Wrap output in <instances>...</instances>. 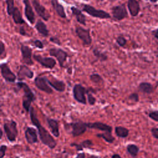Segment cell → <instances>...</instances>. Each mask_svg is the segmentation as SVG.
<instances>
[{
  "label": "cell",
  "instance_id": "obj_1",
  "mask_svg": "<svg viewBox=\"0 0 158 158\" xmlns=\"http://www.w3.org/2000/svg\"><path fill=\"white\" fill-rule=\"evenodd\" d=\"M29 112L31 123L38 129L41 141L43 144L48 147L49 149H54L57 146V142L51 136L49 132L43 126L41 125L40 122L37 117L36 111L33 107H31Z\"/></svg>",
  "mask_w": 158,
  "mask_h": 158
},
{
  "label": "cell",
  "instance_id": "obj_2",
  "mask_svg": "<svg viewBox=\"0 0 158 158\" xmlns=\"http://www.w3.org/2000/svg\"><path fill=\"white\" fill-rule=\"evenodd\" d=\"M20 89H22L23 92L22 98L23 108L27 112H29L31 107V104L35 100V95L29 86L25 82L18 81L16 83V88L15 89V91L17 92Z\"/></svg>",
  "mask_w": 158,
  "mask_h": 158
},
{
  "label": "cell",
  "instance_id": "obj_3",
  "mask_svg": "<svg viewBox=\"0 0 158 158\" xmlns=\"http://www.w3.org/2000/svg\"><path fill=\"white\" fill-rule=\"evenodd\" d=\"M81 6L82 10L93 17L100 19H109L111 18L110 14L104 10L97 9L94 7L87 4H81Z\"/></svg>",
  "mask_w": 158,
  "mask_h": 158
},
{
  "label": "cell",
  "instance_id": "obj_4",
  "mask_svg": "<svg viewBox=\"0 0 158 158\" xmlns=\"http://www.w3.org/2000/svg\"><path fill=\"white\" fill-rule=\"evenodd\" d=\"M3 128L7 139L10 142L15 141L18 135L17 122L13 120H6L3 124Z\"/></svg>",
  "mask_w": 158,
  "mask_h": 158
},
{
  "label": "cell",
  "instance_id": "obj_5",
  "mask_svg": "<svg viewBox=\"0 0 158 158\" xmlns=\"http://www.w3.org/2000/svg\"><path fill=\"white\" fill-rule=\"evenodd\" d=\"M70 128V133L73 137H77L83 135L88 128L86 122H84L81 120H78L73 122L65 125V127Z\"/></svg>",
  "mask_w": 158,
  "mask_h": 158
},
{
  "label": "cell",
  "instance_id": "obj_6",
  "mask_svg": "<svg viewBox=\"0 0 158 158\" xmlns=\"http://www.w3.org/2000/svg\"><path fill=\"white\" fill-rule=\"evenodd\" d=\"M88 89H86L82 85L78 83L75 84L72 89L73 96L74 99L78 102L86 105V99L85 94H87Z\"/></svg>",
  "mask_w": 158,
  "mask_h": 158
},
{
  "label": "cell",
  "instance_id": "obj_7",
  "mask_svg": "<svg viewBox=\"0 0 158 158\" xmlns=\"http://www.w3.org/2000/svg\"><path fill=\"white\" fill-rule=\"evenodd\" d=\"M49 54L51 56L54 57L59 62L61 68L64 67V63L66 62L69 55L66 51L61 48H52L49 50Z\"/></svg>",
  "mask_w": 158,
  "mask_h": 158
},
{
  "label": "cell",
  "instance_id": "obj_8",
  "mask_svg": "<svg viewBox=\"0 0 158 158\" xmlns=\"http://www.w3.org/2000/svg\"><path fill=\"white\" fill-rule=\"evenodd\" d=\"M112 18L117 21H120L128 17V12L125 4L114 6L111 7Z\"/></svg>",
  "mask_w": 158,
  "mask_h": 158
},
{
  "label": "cell",
  "instance_id": "obj_9",
  "mask_svg": "<svg viewBox=\"0 0 158 158\" xmlns=\"http://www.w3.org/2000/svg\"><path fill=\"white\" fill-rule=\"evenodd\" d=\"M75 33L78 38L82 41L84 46H89L92 43V38L90 35V30L81 27L75 28Z\"/></svg>",
  "mask_w": 158,
  "mask_h": 158
},
{
  "label": "cell",
  "instance_id": "obj_10",
  "mask_svg": "<svg viewBox=\"0 0 158 158\" xmlns=\"http://www.w3.org/2000/svg\"><path fill=\"white\" fill-rule=\"evenodd\" d=\"M47 79L48 78L45 76H37L34 79V83L38 89L48 94H51L53 93V89L51 88V86H49Z\"/></svg>",
  "mask_w": 158,
  "mask_h": 158
},
{
  "label": "cell",
  "instance_id": "obj_11",
  "mask_svg": "<svg viewBox=\"0 0 158 158\" xmlns=\"http://www.w3.org/2000/svg\"><path fill=\"white\" fill-rule=\"evenodd\" d=\"M33 58L44 68L52 69L56 65V60L52 57H43L40 54H33Z\"/></svg>",
  "mask_w": 158,
  "mask_h": 158
},
{
  "label": "cell",
  "instance_id": "obj_12",
  "mask_svg": "<svg viewBox=\"0 0 158 158\" xmlns=\"http://www.w3.org/2000/svg\"><path fill=\"white\" fill-rule=\"evenodd\" d=\"M1 74L6 82L14 83L17 79V76L12 71L7 63H2L0 65Z\"/></svg>",
  "mask_w": 158,
  "mask_h": 158
},
{
  "label": "cell",
  "instance_id": "obj_13",
  "mask_svg": "<svg viewBox=\"0 0 158 158\" xmlns=\"http://www.w3.org/2000/svg\"><path fill=\"white\" fill-rule=\"evenodd\" d=\"M20 51L22 62L27 65H33L34 64V62L32 59V49L27 45L22 44L20 47Z\"/></svg>",
  "mask_w": 158,
  "mask_h": 158
},
{
  "label": "cell",
  "instance_id": "obj_14",
  "mask_svg": "<svg viewBox=\"0 0 158 158\" xmlns=\"http://www.w3.org/2000/svg\"><path fill=\"white\" fill-rule=\"evenodd\" d=\"M31 4L38 16L44 21H48L51 15L48 13L46 7L41 4L38 0H31Z\"/></svg>",
  "mask_w": 158,
  "mask_h": 158
},
{
  "label": "cell",
  "instance_id": "obj_15",
  "mask_svg": "<svg viewBox=\"0 0 158 158\" xmlns=\"http://www.w3.org/2000/svg\"><path fill=\"white\" fill-rule=\"evenodd\" d=\"M34 77V72L26 65H20L19 70L17 72V79L19 81H23L25 78H33Z\"/></svg>",
  "mask_w": 158,
  "mask_h": 158
},
{
  "label": "cell",
  "instance_id": "obj_16",
  "mask_svg": "<svg viewBox=\"0 0 158 158\" xmlns=\"http://www.w3.org/2000/svg\"><path fill=\"white\" fill-rule=\"evenodd\" d=\"M24 4V14L27 20L31 23L34 24L35 22V15L31 6L30 0H23Z\"/></svg>",
  "mask_w": 158,
  "mask_h": 158
},
{
  "label": "cell",
  "instance_id": "obj_17",
  "mask_svg": "<svg viewBox=\"0 0 158 158\" xmlns=\"http://www.w3.org/2000/svg\"><path fill=\"white\" fill-rule=\"evenodd\" d=\"M25 137L27 142L30 144H33L38 142L37 131L33 127H27L25 131Z\"/></svg>",
  "mask_w": 158,
  "mask_h": 158
},
{
  "label": "cell",
  "instance_id": "obj_18",
  "mask_svg": "<svg viewBox=\"0 0 158 158\" xmlns=\"http://www.w3.org/2000/svg\"><path fill=\"white\" fill-rule=\"evenodd\" d=\"M88 128L91 129H97L103 131L112 132V127L109 125L101 122H86Z\"/></svg>",
  "mask_w": 158,
  "mask_h": 158
},
{
  "label": "cell",
  "instance_id": "obj_19",
  "mask_svg": "<svg viewBox=\"0 0 158 158\" xmlns=\"http://www.w3.org/2000/svg\"><path fill=\"white\" fill-rule=\"evenodd\" d=\"M48 83L49 85V86L52 88H53L56 91L58 92L62 93L65 89V83L60 80H58L56 78H52V79L49 80L48 78L47 79Z\"/></svg>",
  "mask_w": 158,
  "mask_h": 158
},
{
  "label": "cell",
  "instance_id": "obj_20",
  "mask_svg": "<svg viewBox=\"0 0 158 158\" xmlns=\"http://www.w3.org/2000/svg\"><path fill=\"white\" fill-rule=\"evenodd\" d=\"M70 10L72 12V14L75 17L77 21L79 23H80L84 26H86V18L85 15L82 13L81 10L75 6H72L70 7Z\"/></svg>",
  "mask_w": 158,
  "mask_h": 158
},
{
  "label": "cell",
  "instance_id": "obj_21",
  "mask_svg": "<svg viewBox=\"0 0 158 158\" xmlns=\"http://www.w3.org/2000/svg\"><path fill=\"white\" fill-rule=\"evenodd\" d=\"M127 7L132 17H136L138 15L140 11V6L137 0H128Z\"/></svg>",
  "mask_w": 158,
  "mask_h": 158
},
{
  "label": "cell",
  "instance_id": "obj_22",
  "mask_svg": "<svg viewBox=\"0 0 158 158\" xmlns=\"http://www.w3.org/2000/svg\"><path fill=\"white\" fill-rule=\"evenodd\" d=\"M46 120L52 134L54 136V137L58 138L60 135L58 120L51 118H47Z\"/></svg>",
  "mask_w": 158,
  "mask_h": 158
},
{
  "label": "cell",
  "instance_id": "obj_23",
  "mask_svg": "<svg viewBox=\"0 0 158 158\" xmlns=\"http://www.w3.org/2000/svg\"><path fill=\"white\" fill-rule=\"evenodd\" d=\"M51 4L55 10L57 14L62 19H66L67 15L65 12L64 7L59 2L58 0H51Z\"/></svg>",
  "mask_w": 158,
  "mask_h": 158
},
{
  "label": "cell",
  "instance_id": "obj_24",
  "mask_svg": "<svg viewBox=\"0 0 158 158\" xmlns=\"http://www.w3.org/2000/svg\"><path fill=\"white\" fill-rule=\"evenodd\" d=\"M35 28L43 36L48 37L49 36V31L47 28V25L41 19H38L36 21L35 25Z\"/></svg>",
  "mask_w": 158,
  "mask_h": 158
},
{
  "label": "cell",
  "instance_id": "obj_25",
  "mask_svg": "<svg viewBox=\"0 0 158 158\" xmlns=\"http://www.w3.org/2000/svg\"><path fill=\"white\" fill-rule=\"evenodd\" d=\"M11 16H12L14 22L15 24L21 25V24L25 23V21L22 17V13L17 7H15Z\"/></svg>",
  "mask_w": 158,
  "mask_h": 158
},
{
  "label": "cell",
  "instance_id": "obj_26",
  "mask_svg": "<svg viewBox=\"0 0 158 158\" xmlns=\"http://www.w3.org/2000/svg\"><path fill=\"white\" fill-rule=\"evenodd\" d=\"M71 146H73L75 147L77 151H82L83 149V148H90L93 146V143L92 142L91 140L90 139H86L83 141L82 142H81L80 144H77L75 143H73L72 144H70Z\"/></svg>",
  "mask_w": 158,
  "mask_h": 158
},
{
  "label": "cell",
  "instance_id": "obj_27",
  "mask_svg": "<svg viewBox=\"0 0 158 158\" xmlns=\"http://www.w3.org/2000/svg\"><path fill=\"white\" fill-rule=\"evenodd\" d=\"M139 90L145 94H151L154 91L152 85L148 82H141L138 85Z\"/></svg>",
  "mask_w": 158,
  "mask_h": 158
},
{
  "label": "cell",
  "instance_id": "obj_28",
  "mask_svg": "<svg viewBox=\"0 0 158 158\" xmlns=\"http://www.w3.org/2000/svg\"><path fill=\"white\" fill-rule=\"evenodd\" d=\"M115 135L118 138H127L129 135V130L127 128L122 126H117L115 127L114 129Z\"/></svg>",
  "mask_w": 158,
  "mask_h": 158
},
{
  "label": "cell",
  "instance_id": "obj_29",
  "mask_svg": "<svg viewBox=\"0 0 158 158\" xmlns=\"http://www.w3.org/2000/svg\"><path fill=\"white\" fill-rule=\"evenodd\" d=\"M93 54L101 62H104L108 59V56L107 54L102 52L97 48H95L93 49Z\"/></svg>",
  "mask_w": 158,
  "mask_h": 158
},
{
  "label": "cell",
  "instance_id": "obj_30",
  "mask_svg": "<svg viewBox=\"0 0 158 158\" xmlns=\"http://www.w3.org/2000/svg\"><path fill=\"white\" fill-rule=\"evenodd\" d=\"M127 151L131 156H132L133 157H135L138 154L139 148L136 144H129L127 146Z\"/></svg>",
  "mask_w": 158,
  "mask_h": 158
},
{
  "label": "cell",
  "instance_id": "obj_31",
  "mask_svg": "<svg viewBox=\"0 0 158 158\" xmlns=\"http://www.w3.org/2000/svg\"><path fill=\"white\" fill-rule=\"evenodd\" d=\"M96 136L99 138H102L105 141L109 143H112L115 140L114 137L112 135L110 132H107V131H104V133H100L96 135Z\"/></svg>",
  "mask_w": 158,
  "mask_h": 158
},
{
  "label": "cell",
  "instance_id": "obj_32",
  "mask_svg": "<svg viewBox=\"0 0 158 158\" xmlns=\"http://www.w3.org/2000/svg\"><path fill=\"white\" fill-rule=\"evenodd\" d=\"M89 80L96 84H99L101 83H102L104 81V80L102 77L98 73H92L89 75Z\"/></svg>",
  "mask_w": 158,
  "mask_h": 158
},
{
  "label": "cell",
  "instance_id": "obj_33",
  "mask_svg": "<svg viewBox=\"0 0 158 158\" xmlns=\"http://www.w3.org/2000/svg\"><path fill=\"white\" fill-rule=\"evenodd\" d=\"M7 5V13L8 15H12V12L15 8L14 7V0H5Z\"/></svg>",
  "mask_w": 158,
  "mask_h": 158
},
{
  "label": "cell",
  "instance_id": "obj_34",
  "mask_svg": "<svg viewBox=\"0 0 158 158\" xmlns=\"http://www.w3.org/2000/svg\"><path fill=\"white\" fill-rule=\"evenodd\" d=\"M116 43L120 47H124L127 42V39L123 36H118L116 38Z\"/></svg>",
  "mask_w": 158,
  "mask_h": 158
},
{
  "label": "cell",
  "instance_id": "obj_35",
  "mask_svg": "<svg viewBox=\"0 0 158 158\" xmlns=\"http://www.w3.org/2000/svg\"><path fill=\"white\" fill-rule=\"evenodd\" d=\"M90 89H88V91L87 93V97H88V101L89 105L91 106H93L95 104L96 102V99L95 98V97L89 92Z\"/></svg>",
  "mask_w": 158,
  "mask_h": 158
},
{
  "label": "cell",
  "instance_id": "obj_36",
  "mask_svg": "<svg viewBox=\"0 0 158 158\" xmlns=\"http://www.w3.org/2000/svg\"><path fill=\"white\" fill-rule=\"evenodd\" d=\"M31 44H32V46H33L35 48H38L40 49H42L44 48V44L40 40H35L31 42Z\"/></svg>",
  "mask_w": 158,
  "mask_h": 158
},
{
  "label": "cell",
  "instance_id": "obj_37",
  "mask_svg": "<svg viewBox=\"0 0 158 158\" xmlns=\"http://www.w3.org/2000/svg\"><path fill=\"white\" fill-rule=\"evenodd\" d=\"M0 57L1 59L6 57L5 44L2 41H0Z\"/></svg>",
  "mask_w": 158,
  "mask_h": 158
},
{
  "label": "cell",
  "instance_id": "obj_38",
  "mask_svg": "<svg viewBox=\"0 0 158 158\" xmlns=\"http://www.w3.org/2000/svg\"><path fill=\"white\" fill-rule=\"evenodd\" d=\"M149 117L152 120L158 122V110L151 111L149 113Z\"/></svg>",
  "mask_w": 158,
  "mask_h": 158
},
{
  "label": "cell",
  "instance_id": "obj_39",
  "mask_svg": "<svg viewBox=\"0 0 158 158\" xmlns=\"http://www.w3.org/2000/svg\"><path fill=\"white\" fill-rule=\"evenodd\" d=\"M128 99L135 102H137L139 101V96L136 93H131L128 96Z\"/></svg>",
  "mask_w": 158,
  "mask_h": 158
},
{
  "label": "cell",
  "instance_id": "obj_40",
  "mask_svg": "<svg viewBox=\"0 0 158 158\" xmlns=\"http://www.w3.org/2000/svg\"><path fill=\"white\" fill-rule=\"evenodd\" d=\"M7 146L5 144H2L0 146V158H3L5 156Z\"/></svg>",
  "mask_w": 158,
  "mask_h": 158
},
{
  "label": "cell",
  "instance_id": "obj_41",
  "mask_svg": "<svg viewBox=\"0 0 158 158\" xmlns=\"http://www.w3.org/2000/svg\"><path fill=\"white\" fill-rule=\"evenodd\" d=\"M49 41L51 42L56 44V45H58V46H61L62 45L60 40L56 36H51L49 38Z\"/></svg>",
  "mask_w": 158,
  "mask_h": 158
},
{
  "label": "cell",
  "instance_id": "obj_42",
  "mask_svg": "<svg viewBox=\"0 0 158 158\" xmlns=\"http://www.w3.org/2000/svg\"><path fill=\"white\" fill-rule=\"evenodd\" d=\"M151 133L152 136L154 138L158 139V128L157 127H152L151 129Z\"/></svg>",
  "mask_w": 158,
  "mask_h": 158
},
{
  "label": "cell",
  "instance_id": "obj_43",
  "mask_svg": "<svg viewBox=\"0 0 158 158\" xmlns=\"http://www.w3.org/2000/svg\"><path fill=\"white\" fill-rule=\"evenodd\" d=\"M19 33H20V35L23 36H27V35H28V34L27 33V31H26L25 30V28H24L23 26H21V27L19 28Z\"/></svg>",
  "mask_w": 158,
  "mask_h": 158
},
{
  "label": "cell",
  "instance_id": "obj_44",
  "mask_svg": "<svg viewBox=\"0 0 158 158\" xmlns=\"http://www.w3.org/2000/svg\"><path fill=\"white\" fill-rule=\"evenodd\" d=\"M152 35H153L156 39L158 40V28L152 30Z\"/></svg>",
  "mask_w": 158,
  "mask_h": 158
},
{
  "label": "cell",
  "instance_id": "obj_45",
  "mask_svg": "<svg viewBox=\"0 0 158 158\" xmlns=\"http://www.w3.org/2000/svg\"><path fill=\"white\" fill-rule=\"evenodd\" d=\"M75 158H85V154L84 152L79 153L77 155Z\"/></svg>",
  "mask_w": 158,
  "mask_h": 158
},
{
  "label": "cell",
  "instance_id": "obj_46",
  "mask_svg": "<svg viewBox=\"0 0 158 158\" xmlns=\"http://www.w3.org/2000/svg\"><path fill=\"white\" fill-rule=\"evenodd\" d=\"M111 158H122L119 154H114L112 156Z\"/></svg>",
  "mask_w": 158,
  "mask_h": 158
},
{
  "label": "cell",
  "instance_id": "obj_47",
  "mask_svg": "<svg viewBox=\"0 0 158 158\" xmlns=\"http://www.w3.org/2000/svg\"><path fill=\"white\" fill-rule=\"evenodd\" d=\"M87 158H99V157L97 156H95V155H90Z\"/></svg>",
  "mask_w": 158,
  "mask_h": 158
},
{
  "label": "cell",
  "instance_id": "obj_48",
  "mask_svg": "<svg viewBox=\"0 0 158 158\" xmlns=\"http://www.w3.org/2000/svg\"><path fill=\"white\" fill-rule=\"evenodd\" d=\"M145 1H149L151 2H157L158 1V0H145Z\"/></svg>",
  "mask_w": 158,
  "mask_h": 158
},
{
  "label": "cell",
  "instance_id": "obj_49",
  "mask_svg": "<svg viewBox=\"0 0 158 158\" xmlns=\"http://www.w3.org/2000/svg\"><path fill=\"white\" fill-rule=\"evenodd\" d=\"M111 1H112V2H115V1H117V0H110Z\"/></svg>",
  "mask_w": 158,
  "mask_h": 158
},
{
  "label": "cell",
  "instance_id": "obj_50",
  "mask_svg": "<svg viewBox=\"0 0 158 158\" xmlns=\"http://www.w3.org/2000/svg\"><path fill=\"white\" fill-rule=\"evenodd\" d=\"M99 1H101V2H102V1H104V0H99Z\"/></svg>",
  "mask_w": 158,
  "mask_h": 158
},
{
  "label": "cell",
  "instance_id": "obj_51",
  "mask_svg": "<svg viewBox=\"0 0 158 158\" xmlns=\"http://www.w3.org/2000/svg\"><path fill=\"white\" fill-rule=\"evenodd\" d=\"M15 158H20V157H16Z\"/></svg>",
  "mask_w": 158,
  "mask_h": 158
}]
</instances>
